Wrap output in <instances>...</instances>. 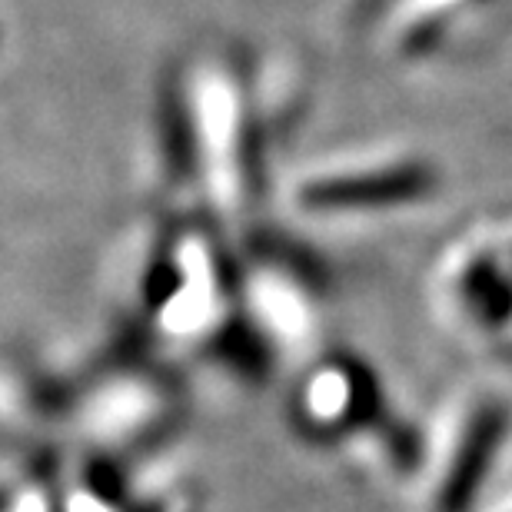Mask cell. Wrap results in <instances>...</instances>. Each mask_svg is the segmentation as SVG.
<instances>
[{"label": "cell", "mask_w": 512, "mask_h": 512, "mask_svg": "<svg viewBox=\"0 0 512 512\" xmlns=\"http://www.w3.org/2000/svg\"><path fill=\"white\" fill-rule=\"evenodd\" d=\"M436 187V177L426 163L399 160L376 163V167L336 170L330 177H313L303 183L300 200L306 207H320L323 213H346L343 207H380V203H406L423 200ZM316 210V213H320Z\"/></svg>", "instance_id": "3"}, {"label": "cell", "mask_w": 512, "mask_h": 512, "mask_svg": "<svg viewBox=\"0 0 512 512\" xmlns=\"http://www.w3.org/2000/svg\"><path fill=\"white\" fill-rule=\"evenodd\" d=\"M173 416V393L157 376L117 366L104 376L77 409L80 429L97 446H127L160 433Z\"/></svg>", "instance_id": "1"}, {"label": "cell", "mask_w": 512, "mask_h": 512, "mask_svg": "<svg viewBox=\"0 0 512 512\" xmlns=\"http://www.w3.org/2000/svg\"><path fill=\"white\" fill-rule=\"evenodd\" d=\"M243 310L270 350L293 353L316 333V290L313 280L290 266L283 256H260L243 276Z\"/></svg>", "instance_id": "2"}]
</instances>
